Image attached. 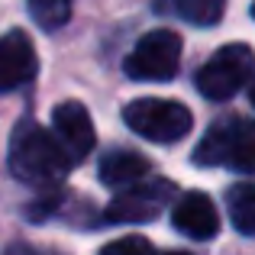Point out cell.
Here are the masks:
<instances>
[{
	"label": "cell",
	"instance_id": "3957f363",
	"mask_svg": "<svg viewBox=\"0 0 255 255\" xmlns=\"http://www.w3.org/2000/svg\"><path fill=\"white\" fill-rule=\"evenodd\" d=\"M123 120L149 142H178L191 132L194 117L184 104L165 97H139L123 107Z\"/></svg>",
	"mask_w": 255,
	"mask_h": 255
},
{
	"label": "cell",
	"instance_id": "7a4b0ae2",
	"mask_svg": "<svg viewBox=\"0 0 255 255\" xmlns=\"http://www.w3.org/2000/svg\"><path fill=\"white\" fill-rule=\"evenodd\" d=\"M194 162L207 165V168L255 174V123L243 117L217 120L194 149Z\"/></svg>",
	"mask_w": 255,
	"mask_h": 255
},
{
	"label": "cell",
	"instance_id": "7c38bea8",
	"mask_svg": "<svg viewBox=\"0 0 255 255\" xmlns=\"http://www.w3.org/2000/svg\"><path fill=\"white\" fill-rule=\"evenodd\" d=\"M226 207H230V220L243 236H255V184L252 181H239L226 191Z\"/></svg>",
	"mask_w": 255,
	"mask_h": 255
},
{
	"label": "cell",
	"instance_id": "8992f818",
	"mask_svg": "<svg viewBox=\"0 0 255 255\" xmlns=\"http://www.w3.org/2000/svg\"><path fill=\"white\" fill-rule=\"evenodd\" d=\"M174 197V184L165 178L155 181H139V184L120 191L117 197L107 204L104 220L107 223H149L155 220Z\"/></svg>",
	"mask_w": 255,
	"mask_h": 255
},
{
	"label": "cell",
	"instance_id": "5bb4252c",
	"mask_svg": "<svg viewBox=\"0 0 255 255\" xmlns=\"http://www.w3.org/2000/svg\"><path fill=\"white\" fill-rule=\"evenodd\" d=\"M100 255H158V252H155V246L142 236H123V239H117V243L104 246Z\"/></svg>",
	"mask_w": 255,
	"mask_h": 255
},
{
	"label": "cell",
	"instance_id": "52a82bcc",
	"mask_svg": "<svg viewBox=\"0 0 255 255\" xmlns=\"http://www.w3.org/2000/svg\"><path fill=\"white\" fill-rule=\"evenodd\" d=\"M49 132L55 136L58 149L65 152V158H68L71 165L84 162V158L91 155L94 142H97L91 113H87L81 104H75V100H65V104H58L55 110H52V129Z\"/></svg>",
	"mask_w": 255,
	"mask_h": 255
},
{
	"label": "cell",
	"instance_id": "6da1fadb",
	"mask_svg": "<svg viewBox=\"0 0 255 255\" xmlns=\"http://www.w3.org/2000/svg\"><path fill=\"white\" fill-rule=\"evenodd\" d=\"M10 171L23 184L55 187L71 171V162L49 129H42L36 120H19L10 136Z\"/></svg>",
	"mask_w": 255,
	"mask_h": 255
},
{
	"label": "cell",
	"instance_id": "ba28073f",
	"mask_svg": "<svg viewBox=\"0 0 255 255\" xmlns=\"http://www.w3.org/2000/svg\"><path fill=\"white\" fill-rule=\"evenodd\" d=\"M39 71L36 45L23 29H10L0 36V94L29 84Z\"/></svg>",
	"mask_w": 255,
	"mask_h": 255
},
{
	"label": "cell",
	"instance_id": "9c48e42d",
	"mask_svg": "<svg viewBox=\"0 0 255 255\" xmlns=\"http://www.w3.org/2000/svg\"><path fill=\"white\" fill-rule=\"evenodd\" d=\"M171 223L178 233H184L191 239H213L220 233V213L207 194L191 191L184 197H178V204L171 207Z\"/></svg>",
	"mask_w": 255,
	"mask_h": 255
},
{
	"label": "cell",
	"instance_id": "30bf717a",
	"mask_svg": "<svg viewBox=\"0 0 255 255\" xmlns=\"http://www.w3.org/2000/svg\"><path fill=\"white\" fill-rule=\"evenodd\" d=\"M149 171H152L149 158L139 155V152H129V149H117L110 155H104V162H100V181L107 187H120V191L139 184Z\"/></svg>",
	"mask_w": 255,
	"mask_h": 255
},
{
	"label": "cell",
	"instance_id": "5b68a950",
	"mask_svg": "<svg viewBox=\"0 0 255 255\" xmlns=\"http://www.w3.org/2000/svg\"><path fill=\"white\" fill-rule=\"evenodd\" d=\"M181 68V36L174 29H152L126 55L123 71L132 81H171Z\"/></svg>",
	"mask_w": 255,
	"mask_h": 255
},
{
	"label": "cell",
	"instance_id": "9a60e30c",
	"mask_svg": "<svg viewBox=\"0 0 255 255\" xmlns=\"http://www.w3.org/2000/svg\"><path fill=\"white\" fill-rule=\"evenodd\" d=\"M3 255H49L45 249H36V246H29V243H16V246H10Z\"/></svg>",
	"mask_w": 255,
	"mask_h": 255
},
{
	"label": "cell",
	"instance_id": "4fadbf2b",
	"mask_svg": "<svg viewBox=\"0 0 255 255\" xmlns=\"http://www.w3.org/2000/svg\"><path fill=\"white\" fill-rule=\"evenodd\" d=\"M29 3V13L36 19V26L42 29H62L71 19V0H26Z\"/></svg>",
	"mask_w": 255,
	"mask_h": 255
},
{
	"label": "cell",
	"instance_id": "2e32d148",
	"mask_svg": "<svg viewBox=\"0 0 255 255\" xmlns=\"http://www.w3.org/2000/svg\"><path fill=\"white\" fill-rule=\"evenodd\" d=\"M249 97H252V104H255V78L249 81Z\"/></svg>",
	"mask_w": 255,
	"mask_h": 255
},
{
	"label": "cell",
	"instance_id": "e0dca14e",
	"mask_svg": "<svg viewBox=\"0 0 255 255\" xmlns=\"http://www.w3.org/2000/svg\"><path fill=\"white\" fill-rule=\"evenodd\" d=\"M165 255H191V252H165Z\"/></svg>",
	"mask_w": 255,
	"mask_h": 255
},
{
	"label": "cell",
	"instance_id": "277c9868",
	"mask_svg": "<svg viewBox=\"0 0 255 255\" xmlns=\"http://www.w3.org/2000/svg\"><path fill=\"white\" fill-rule=\"evenodd\" d=\"M255 75V52L243 42L217 49L197 71V91L207 100H230L252 81Z\"/></svg>",
	"mask_w": 255,
	"mask_h": 255
},
{
	"label": "cell",
	"instance_id": "ac0fdd59",
	"mask_svg": "<svg viewBox=\"0 0 255 255\" xmlns=\"http://www.w3.org/2000/svg\"><path fill=\"white\" fill-rule=\"evenodd\" d=\"M252 19H255V3H252Z\"/></svg>",
	"mask_w": 255,
	"mask_h": 255
},
{
	"label": "cell",
	"instance_id": "8fae6325",
	"mask_svg": "<svg viewBox=\"0 0 255 255\" xmlns=\"http://www.w3.org/2000/svg\"><path fill=\"white\" fill-rule=\"evenodd\" d=\"M158 10L194 26H213L223 19L226 0H158Z\"/></svg>",
	"mask_w": 255,
	"mask_h": 255
}]
</instances>
